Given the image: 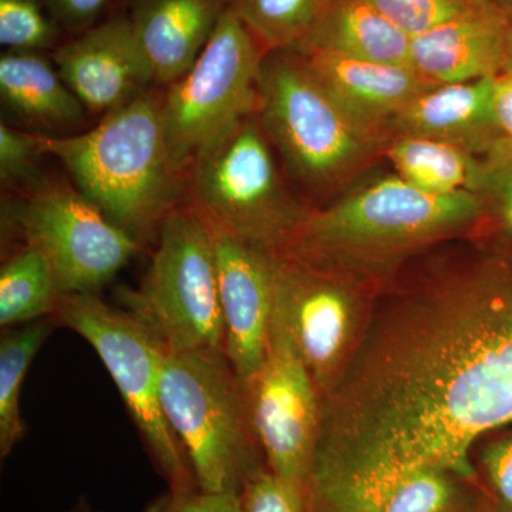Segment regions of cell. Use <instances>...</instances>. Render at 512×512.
<instances>
[{
	"label": "cell",
	"instance_id": "19",
	"mask_svg": "<svg viewBox=\"0 0 512 512\" xmlns=\"http://www.w3.org/2000/svg\"><path fill=\"white\" fill-rule=\"evenodd\" d=\"M296 50H320L349 59L412 67V37L365 0H333Z\"/></svg>",
	"mask_w": 512,
	"mask_h": 512
},
{
	"label": "cell",
	"instance_id": "8",
	"mask_svg": "<svg viewBox=\"0 0 512 512\" xmlns=\"http://www.w3.org/2000/svg\"><path fill=\"white\" fill-rule=\"evenodd\" d=\"M52 319L82 336L99 355L168 490L198 488L164 414L160 383L165 348L153 330L126 308H114L96 293L60 295Z\"/></svg>",
	"mask_w": 512,
	"mask_h": 512
},
{
	"label": "cell",
	"instance_id": "25",
	"mask_svg": "<svg viewBox=\"0 0 512 512\" xmlns=\"http://www.w3.org/2000/svg\"><path fill=\"white\" fill-rule=\"evenodd\" d=\"M454 473L420 468L404 477L379 512H463L464 494Z\"/></svg>",
	"mask_w": 512,
	"mask_h": 512
},
{
	"label": "cell",
	"instance_id": "14",
	"mask_svg": "<svg viewBox=\"0 0 512 512\" xmlns=\"http://www.w3.org/2000/svg\"><path fill=\"white\" fill-rule=\"evenodd\" d=\"M50 59L64 83L92 113H109L154 83L130 16L120 10L64 40Z\"/></svg>",
	"mask_w": 512,
	"mask_h": 512
},
{
	"label": "cell",
	"instance_id": "22",
	"mask_svg": "<svg viewBox=\"0 0 512 512\" xmlns=\"http://www.w3.org/2000/svg\"><path fill=\"white\" fill-rule=\"evenodd\" d=\"M60 295L45 255L20 245L0 269V326L10 329L53 318Z\"/></svg>",
	"mask_w": 512,
	"mask_h": 512
},
{
	"label": "cell",
	"instance_id": "2",
	"mask_svg": "<svg viewBox=\"0 0 512 512\" xmlns=\"http://www.w3.org/2000/svg\"><path fill=\"white\" fill-rule=\"evenodd\" d=\"M45 156L66 168L77 190L138 244L188 202V177L168 150L163 93L138 94L74 136L35 133Z\"/></svg>",
	"mask_w": 512,
	"mask_h": 512
},
{
	"label": "cell",
	"instance_id": "7",
	"mask_svg": "<svg viewBox=\"0 0 512 512\" xmlns=\"http://www.w3.org/2000/svg\"><path fill=\"white\" fill-rule=\"evenodd\" d=\"M143 284L121 296L124 308L153 330L168 352L224 350L214 241L192 205L170 212L157 232Z\"/></svg>",
	"mask_w": 512,
	"mask_h": 512
},
{
	"label": "cell",
	"instance_id": "20",
	"mask_svg": "<svg viewBox=\"0 0 512 512\" xmlns=\"http://www.w3.org/2000/svg\"><path fill=\"white\" fill-rule=\"evenodd\" d=\"M0 94L19 119L45 130L73 126L86 113V107L64 83L53 60L42 53H3Z\"/></svg>",
	"mask_w": 512,
	"mask_h": 512
},
{
	"label": "cell",
	"instance_id": "6",
	"mask_svg": "<svg viewBox=\"0 0 512 512\" xmlns=\"http://www.w3.org/2000/svg\"><path fill=\"white\" fill-rule=\"evenodd\" d=\"M188 204L208 224L282 251L312 208L289 190L256 114L212 144L191 168Z\"/></svg>",
	"mask_w": 512,
	"mask_h": 512
},
{
	"label": "cell",
	"instance_id": "18",
	"mask_svg": "<svg viewBox=\"0 0 512 512\" xmlns=\"http://www.w3.org/2000/svg\"><path fill=\"white\" fill-rule=\"evenodd\" d=\"M494 79L431 87L397 114L387 128V140L397 136L433 138L484 154L501 138L494 121Z\"/></svg>",
	"mask_w": 512,
	"mask_h": 512
},
{
	"label": "cell",
	"instance_id": "34",
	"mask_svg": "<svg viewBox=\"0 0 512 512\" xmlns=\"http://www.w3.org/2000/svg\"><path fill=\"white\" fill-rule=\"evenodd\" d=\"M493 111L498 133L512 140V69L494 79Z\"/></svg>",
	"mask_w": 512,
	"mask_h": 512
},
{
	"label": "cell",
	"instance_id": "9",
	"mask_svg": "<svg viewBox=\"0 0 512 512\" xmlns=\"http://www.w3.org/2000/svg\"><path fill=\"white\" fill-rule=\"evenodd\" d=\"M268 50L231 8L190 70L163 92L171 158L190 177L198 158L242 120L258 113L259 76Z\"/></svg>",
	"mask_w": 512,
	"mask_h": 512
},
{
	"label": "cell",
	"instance_id": "36",
	"mask_svg": "<svg viewBox=\"0 0 512 512\" xmlns=\"http://www.w3.org/2000/svg\"><path fill=\"white\" fill-rule=\"evenodd\" d=\"M67 512H96L90 507V504L86 500L79 501L76 505H73L72 510Z\"/></svg>",
	"mask_w": 512,
	"mask_h": 512
},
{
	"label": "cell",
	"instance_id": "28",
	"mask_svg": "<svg viewBox=\"0 0 512 512\" xmlns=\"http://www.w3.org/2000/svg\"><path fill=\"white\" fill-rule=\"evenodd\" d=\"M45 156L37 144L35 133H26L0 126V178L12 187H30L40 180L37 177L40 157Z\"/></svg>",
	"mask_w": 512,
	"mask_h": 512
},
{
	"label": "cell",
	"instance_id": "13",
	"mask_svg": "<svg viewBox=\"0 0 512 512\" xmlns=\"http://www.w3.org/2000/svg\"><path fill=\"white\" fill-rule=\"evenodd\" d=\"M208 227L217 261L225 355L239 382L247 386L268 355L276 251L249 244L214 225Z\"/></svg>",
	"mask_w": 512,
	"mask_h": 512
},
{
	"label": "cell",
	"instance_id": "32",
	"mask_svg": "<svg viewBox=\"0 0 512 512\" xmlns=\"http://www.w3.org/2000/svg\"><path fill=\"white\" fill-rule=\"evenodd\" d=\"M143 512H244L242 494L211 493L201 488L174 491L151 501Z\"/></svg>",
	"mask_w": 512,
	"mask_h": 512
},
{
	"label": "cell",
	"instance_id": "33",
	"mask_svg": "<svg viewBox=\"0 0 512 512\" xmlns=\"http://www.w3.org/2000/svg\"><path fill=\"white\" fill-rule=\"evenodd\" d=\"M483 466L505 512H512V437L485 448Z\"/></svg>",
	"mask_w": 512,
	"mask_h": 512
},
{
	"label": "cell",
	"instance_id": "27",
	"mask_svg": "<svg viewBox=\"0 0 512 512\" xmlns=\"http://www.w3.org/2000/svg\"><path fill=\"white\" fill-rule=\"evenodd\" d=\"M410 37L419 36L470 8L476 0H365Z\"/></svg>",
	"mask_w": 512,
	"mask_h": 512
},
{
	"label": "cell",
	"instance_id": "11",
	"mask_svg": "<svg viewBox=\"0 0 512 512\" xmlns=\"http://www.w3.org/2000/svg\"><path fill=\"white\" fill-rule=\"evenodd\" d=\"M244 387L269 473L305 491L318 441L320 394L275 309L264 367Z\"/></svg>",
	"mask_w": 512,
	"mask_h": 512
},
{
	"label": "cell",
	"instance_id": "23",
	"mask_svg": "<svg viewBox=\"0 0 512 512\" xmlns=\"http://www.w3.org/2000/svg\"><path fill=\"white\" fill-rule=\"evenodd\" d=\"M50 320L40 319L6 329L0 340V457L12 453L25 436L20 394L33 359L49 336Z\"/></svg>",
	"mask_w": 512,
	"mask_h": 512
},
{
	"label": "cell",
	"instance_id": "24",
	"mask_svg": "<svg viewBox=\"0 0 512 512\" xmlns=\"http://www.w3.org/2000/svg\"><path fill=\"white\" fill-rule=\"evenodd\" d=\"M333 0H229L268 52L303 45Z\"/></svg>",
	"mask_w": 512,
	"mask_h": 512
},
{
	"label": "cell",
	"instance_id": "26",
	"mask_svg": "<svg viewBox=\"0 0 512 512\" xmlns=\"http://www.w3.org/2000/svg\"><path fill=\"white\" fill-rule=\"evenodd\" d=\"M64 35L43 0H0V43L12 52L55 50Z\"/></svg>",
	"mask_w": 512,
	"mask_h": 512
},
{
	"label": "cell",
	"instance_id": "4",
	"mask_svg": "<svg viewBox=\"0 0 512 512\" xmlns=\"http://www.w3.org/2000/svg\"><path fill=\"white\" fill-rule=\"evenodd\" d=\"M256 116L288 174L311 195L345 184L386 144L325 89L295 50L266 53Z\"/></svg>",
	"mask_w": 512,
	"mask_h": 512
},
{
	"label": "cell",
	"instance_id": "3",
	"mask_svg": "<svg viewBox=\"0 0 512 512\" xmlns=\"http://www.w3.org/2000/svg\"><path fill=\"white\" fill-rule=\"evenodd\" d=\"M484 204L478 192L429 194L392 175L312 208L281 252L340 274L366 271L470 227Z\"/></svg>",
	"mask_w": 512,
	"mask_h": 512
},
{
	"label": "cell",
	"instance_id": "35",
	"mask_svg": "<svg viewBox=\"0 0 512 512\" xmlns=\"http://www.w3.org/2000/svg\"><path fill=\"white\" fill-rule=\"evenodd\" d=\"M498 5L503 8L505 13V18L508 20V28H510V37H511V49H512V0H497ZM512 69V66H511Z\"/></svg>",
	"mask_w": 512,
	"mask_h": 512
},
{
	"label": "cell",
	"instance_id": "16",
	"mask_svg": "<svg viewBox=\"0 0 512 512\" xmlns=\"http://www.w3.org/2000/svg\"><path fill=\"white\" fill-rule=\"evenodd\" d=\"M336 100L387 141V128L417 96L434 87L413 67L349 59L320 50H295Z\"/></svg>",
	"mask_w": 512,
	"mask_h": 512
},
{
	"label": "cell",
	"instance_id": "15",
	"mask_svg": "<svg viewBox=\"0 0 512 512\" xmlns=\"http://www.w3.org/2000/svg\"><path fill=\"white\" fill-rule=\"evenodd\" d=\"M412 67L439 84L497 77L511 69L510 28L497 0H476L436 28L412 37Z\"/></svg>",
	"mask_w": 512,
	"mask_h": 512
},
{
	"label": "cell",
	"instance_id": "21",
	"mask_svg": "<svg viewBox=\"0 0 512 512\" xmlns=\"http://www.w3.org/2000/svg\"><path fill=\"white\" fill-rule=\"evenodd\" d=\"M396 175L429 194L480 191L483 160L456 144L433 138L397 136L384 144Z\"/></svg>",
	"mask_w": 512,
	"mask_h": 512
},
{
	"label": "cell",
	"instance_id": "37",
	"mask_svg": "<svg viewBox=\"0 0 512 512\" xmlns=\"http://www.w3.org/2000/svg\"><path fill=\"white\" fill-rule=\"evenodd\" d=\"M130 2H131V0H124V6H126V8H127L128 3H130Z\"/></svg>",
	"mask_w": 512,
	"mask_h": 512
},
{
	"label": "cell",
	"instance_id": "1",
	"mask_svg": "<svg viewBox=\"0 0 512 512\" xmlns=\"http://www.w3.org/2000/svg\"><path fill=\"white\" fill-rule=\"evenodd\" d=\"M512 421V261L491 259L370 320L320 399L306 512H379L420 468L473 478Z\"/></svg>",
	"mask_w": 512,
	"mask_h": 512
},
{
	"label": "cell",
	"instance_id": "17",
	"mask_svg": "<svg viewBox=\"0 0 512 512\" xmlns=\"http://www.w3.org/2000/svg\"><path fill=\"white\" fill-rule=\"evenodd\" d=\"M127 8L154 84L167 87L200 57L229 0H131Z\"/></svg>",
	"mask_w": 512,
	"mask_h": 512
},
{
	"label": "cell",
	"instance_id": "31",
	"mask_svg": "<svg viewBox=\"0 0 512 512\" xmlns=\"http://www.w3.org/2000/svg\"><path fill=\"white\" fill-rule=\"evenodd\" d=\"M47 12L69 37L80 35L124 5V0H43Z\"/></svg>",
	"mask_w": 512,
	"mask_h": 512
},
{
	"label": "cell",
	"instance_id": "29",
	"mask_svg": "<svg viewBox=\"0 0 512 512\" xmlns=\"http://www.w3.org/2000/svg\"><path fill=\"white\" fill-rule=\"evenodd\" d=\"M478 194L493 197L501 221L512 235V140L498 138L485 151Z\"/></svg>",
	"mask_w": 512,
	"mask_h": 512
},
{
	"label": "cell",
	"instance_id": "12",
	"mask_svg": "<svg viewBox=\"0 0 512 512\" xmlns=\"http://www.w3.org/2000/svg\"><path fill=\"white\" fill-rule=\"evenodd\" d=\"M274 309L285 320L322 399L348 359L356 318L348 275L276 251Z\"/></svg>",
	"mask_w": 512,
	"mask_h": 512
},
{
	"label": "cell",
	"instance_id": "30",
	"mask_svg": "<svg viewBox=\"0 0 512 512\" xmlns=\"http://www.w3.org/2000/svg\"><path fill=\"white\" fill-rule=\"evenodd\" d=\"M244 512H306L305 491L262 470L242 491Z\"/></svg>",
	"mask_w": 512,
	"mask_h": 512
},
{
	"label": "cell",
	"instance_id": "5",
	"mask_svg": "<svg viewBox=\"0 0 512 512\" xmlns=\"http://www.w3.org/2000/svg\"><path fill=\"white\" fill-rule=\"evenodd\" d=\"M161 403L198 488L242 494L261 473L247 392L224 350H165Z\"/></svg>",
	"mask_w": 512,
	"mask_h": 512
},
{
	"label": "cell",
	"instance_id": "10",
	"mask_svg": "<svg viewBox=\"0 0 512 512\" xmlns=\"http://www.w3.org/2000/svg\"><path fill=\"white\" fill-rule=\"evenodd\" d=\"M2 229L45 255L62 295L96 293L141 245L70 185L39 180L3 202Z\"/></svg>",
	"mask_w": 512,
	"mask_h": 512
}]
</instances>
